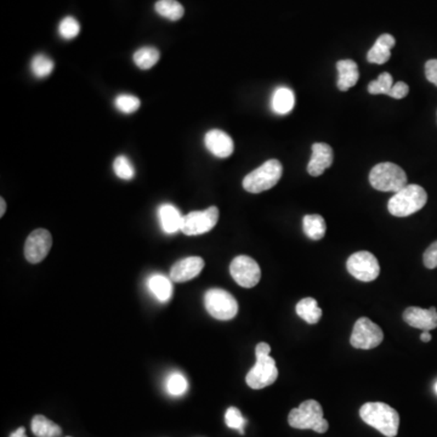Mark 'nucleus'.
<instances>
[{"label": "nucleus", "mask_w": 437, "mask_h": 437, "mask_svg": "<svg viewBox=\"0 0 437 437\" xmlns=\"http://www.w3.org/2000/svg\"><path fill=\"white\" fill-rule=\"evenodd\" d=\"M10 437H27V435H26V430H24V428H19L16 430V431L11 434Z\"/></svg>", "instance_id": "37"}, {"label": "nucleus", "mask_w": 437, "mask_h": 437, "mask_svg": "<svg viewBox=\"0 0 437 437\" xmlns=\"http://www.w3.org/2000/svg\"><path fill=\"white\" fill-rule=\"evenodd\" d=\"M359 417L364 423L387 437H395L399 433L400 415L397 410L382 402H368L361 407Z\"/></svg>", "instance_id": "1"}, {"label": "nucleus", "mask_w": 437, "mask_h": 437, "mask_svg": "<svg viewBox=\"0 0 437 437\" xmlns=\"http://www.w3.org/2000/svg\"><path fill=\"white\" fill-rule=\"evenodd\" d=\"M31 67H32L33 74L37 78H46L52 73V71L55 69V64L49 56L38 54L33 57Z\"/></svg>", "instance_id": "27"}, {"label": "nucleus", "mask_w": 437, "mask_h": 437, "mask_svg": "<svg viewBox=\"0 0 437 437\" xmlns=\"http://www.w3.org/2000/svg\"><path fill=\"white\" fill-rule=\"evenodd\" d=\"M283 174L281 162L270 159L243 179V189L249 194H262L276 186Z\"/></svg>", "instance_id": "5"}, {"label": "nucleus", "mask_w": 437, "mask_h": 437, "mask_svg": "<svg viewBox=\"0 0 437 437\" xmlns=\"http://www.w3.org/2000/svg\"><path fill=\"white\" fill-rule=\"evenodd\" d=\"M392 85H394V79H392V74L384 72L378 77L377 80H373L368 84V92L372 95H379V94L389 95Z\"/></svg>", "instance_id": "29"}, {"label": "nucleus", "mask_w": 437, "mask_h": 437, "mask_svg": "<svg viewBox=\"0 0 437 437\" xmlns=\"http://www.w3.org/2000/svg\"><path fill=\"white\" fill-rule=\"evenodd\" d=\"M158 217L161 222L162 230L168 235L176 234L178 231H181L182 220L184 217L181 215L179 209L174 207L173 204L166 203L158 209Z\"/></svg>", "instance_id": "18"}, {"label": "nucleus", "mask_w": 437, "mask_h": 437, "mask_svg": "<svg viewBox=\"0 0 437 437\" xmlns=\"http://www.w3.org/2000/svg\"><path fill=\"white\" fill-rule=\"evenodd\" d=\"M424 265L430 270L437 267V241L429 247L423 257Z\"/></svg>", "instance_id": "34"}, {"label": "nucleus", "mask_w": 437, "mask_h": 437, "mask_svg": "<svg viewBox=\"0 0 437 437\" xmlns=\"http://www.w3.org/2000/svg\"><path fill=\"white\" fill-rule=\"evenodd\" d=\"M189 382L181 373L175 372L166 380V390L173 396L184 395L187 392Z\"/></svg>", "instance_id": "31"}, {"label": "nucleus", "mask_w": 437, "mask_h": 437, "mask_svg": "<svg viewBox=\"0 0 437 437\" xmlns=\"http://www.w3.org/2000/svg\"><path fill=\"white\" fill-rule=\"evenodd\" d=\"M157 14L171 21L182 19L185 9L178 0H158L155 5Z\"/></svg>", "instance_id": "25"}, {"label": "nucleus", "mask_w": 437, "mask_h": 437, "mask_svg": "<svg viewBox=\"0 0 437 437\" xmlns=\"http://www.w3.org/2000/svg\"><path fill=\"white\" fill-rule=\"evenodd\" d=\"M79 32H80V24L72 16H67L61 21L60 26H59V33L64 39H67V41L73 39L78 36Z\"/></svg>", "instance_id": "32"}, {"label": "nucleus", "mask_w": 437, "mask_h": 437, "mask_svg": "<svg viewBox=\"0 0 437 437\" xmlns=\"http://www.w3.org/2000/svg\"><path fill=\"white\" fill-rule=\"evenodd\" d=\"M219 220V209L209 207L202 212H191L184 215L181 232L186 236L204 235L213 230Z\"/></svg>", "instance_id": "10"}, {"label": "nucleus", "mask_w": 437, "mask_h": 437, "mask_svg": "<svg viewBox=\"0 0 437 437\" xmlns=\"http://www.w3.org/2000/svg\"><path fill=\"white\" fill-rule=\"evenodd\" d=\"M113 171L115 175L122 180H131L135 176V169L133 163L129 161L128 157L118 156L113 162Z\"/></svg>", "instance_id": "30"}, {"label": "nucleus", "mask_w": 437, "mask_h": 437, "mask_svg": "<svg viewBox=\"0 0 437 437\" xmlns=\"http://www.w3.org/2000/svg\"><path fill=\"white\" fill-rule=\"evenodd\" d=\"M161 59V52L153 46H143L135 51L133 56L134 64L140 69H152Z\"/></svg>", "instance_id": "26"}, {"label": "nucleus", "mask_w": 437, "mask_h": 437, "mask_svg": "<svg viewBox=\"0 0 437 437\" xmlns=\"http://www.w3.org/2000/svg\"><path fill=\"white\" fill-rule=\"evenodd\" d=\"M270 352H271V346L267 343H260L255 348L257 362L245 377V382L248 384V387L254 390H260L264 387H270L276 382L278 378L276 362L270 356Z\"/></svg>", "instance_id": "2"}, {"label": "nucleus", "mask_w": 437, "mask_h": 437, "mask_svg": "<svg viewBox=\"0 0 437 437\" xmlns=\"http://www.w3.org/2000/svg\"><path fill=\"white\" fill-rule=\"evenodd\" d=\"M382 341L384 333L382 328L372 322L369 318L361 317L356 321L350 338V343L354 349H374L380 345Z\"/></svg>", "instance_id": "8"}, {"label": "nucleus", "mask_w": 437, "mask_h": 437, "mask_svg": "<svg viewBox=\"0 0 437 437\" xmlns=\"http://www.w3.org/2000/svg\"><path fill=\"white\" fill-rule=\"evenodd\" d=\"M336 69L339 72L338 87L341 92H348L359 82V67L354 61L341 60L336 64Z\"/></svg>", "instance_id": "19"}, {"label": "nucleus", "mask_w": 437, "mask_h": 437, "mask_svg": "<svg viewBox=\"0 0 437 437\" xmlns=\"http://www.w3.org/2000/svg\"><path fill=\"white\" fill-rule=\"evenodd\" d=\"M294 92L288 87H278L273 92L271 100V107L277 115H288L290 110L294 108Z\"/></svg>", "instance_id": "20"}, {"label": "nucleus", "mask_w": 437, "mask_h": 437, "mask_svg": "<svg viewBox=\"0 0 437 437\" xmlns=\"http://www.w3.org/2000/svg\"><path fill=\"white\" fill-rule=\"evenodd\" d=\"M171 280L163 275H153L148 280V287L159 301H168L173 296Z\"/></svg>", "instance_id": "23"}, {"label": "nucleus", "mask_w": 437, "mask_h": 437, "mask_svg": "<svg viewBox=\"0 0 437 437\" xmlns=\"http://www.w3.org/2000/svg\"><path fill=\"white\" fill-rule=\"evenodd\" d=\"M208 313L219 321H230L238 313V303L234 295L219 288L208 290L204 295Z\"/></svg>", "instance_id": "7"}, {"label": "nucleus", "mask_w": 437, "mask_h": 437, "mask_svg": "<svg viewBox=\"0 0 437 437\" xmlns=\"http://www.w3.org/2000/svg\"><path fill=\"white\" fill-rule=\"evenodd\" d=\"M420 339H422L423 343H429V341H431V334L428 331H424L422 333V336H420Z\"/></svg>", "instance_id": "38"}, {"label": "nucleus", "mask_w": 437, "mask_h": 437, "mask_svg": "<svg viewBox=\"0 0 437 437\" xmlns=\"http://www.w3.org/2000/svg\"><path fill=\"white\" fill-rule=\"evenodd\" d=\"M334 153L327 143H316L313 145V155L308 164V174L311 176H320L323 171L333 164Z\"/></svg>", "instance_id": "16"}, {"label": "nucleus", "mask_w": 437, "mask_h": 437, "mask_svg": "<svg viewBox=\"0 0 437 437\" xmlns=\"http://www.w3.org/2000/svg\"><path fill=\"white\" fill-rule=\"evenodd\" d=\"M346 267L350 275L361 282L374 281L380 273L378 259L366 250L352 254L346 262Z\"/></svg>", "instance_id": "9"}, {"label": "nucleus", "mask_w": 437, "mask_h": 437, "mask_svg": "<svg viewBox=\"0 0 437 437\" xmlns=\"http://www.w3.org/2000/svg\"><path fill=\"white\" fill-rule=\"evenodd\" d=\"M296 315L308 324L317 323L322 317V310L318 306L317 301L313 298H305L296 304Z\"/></svg>", "instance_id": "21"}, {"label": "nucleus", "mask_w": 437, "mask_h": 437, "mask_svg": "<svg viewBox=\"0 0 437 437\" xmlns=\"http://www.w3.org/2000/svg\"><path fill=\"white\" fill-rule=\"evenodd\" d=\"M403 320L410 327L418 328L422 331H433L437 328V310L436 308L427 310L415 306L406 308Z\"/></svg>", "instance_id": "14"}, {"label": "nucleus", "mask_w": 437, "mask_h": 437, "mask_svg": "<svg viewBox=\"0 0 437 437\" xmlns=\"http://www.w3.org/2000/svg\"><path fill=\"white\" fill-rule=\"evenodd\" d=\"M225 423L229 428L238 430L242 435L244 434V427L247 424V420L243 418L241 410L236 407H230L226 410Z\"/></svg>", "instance_id": "33"}, {"label": "nucleus", "mask_w": 437, "mask_h": 437, "mask_svg": "<svg viewBox=\"0 0 437 437\" xmlns=\"http://www.w3.org/2000/svg\"><path fill=\"white\" fill-rule=\"evenodd\" d=\"M434 390H435V392H436V395H437V382H435V387H434Z\"/></svg>", "instance_id": "40"}, {"label": "nucleus", "mask_w": 437, "mask_h": 437, "mask_svg": "<svg viewBox=\"0 0 437 437\" xmlns=\"http://www.w3.org/2000/svg\"><path fill=\"white\" fill-rule=\"evenodd\" d=\"M115 108L120 110L122 113L124 115H131L134 112L140 108L141 106V101L140 99L134 95H127V94H122L115 97Z\"/></svg>", "instance_id": "28"}, {"label": "nucleus", "mask_w": 437, "mask_h": 437, "mask_svg": "<svg viewBox=\"0 0 437 437\" xmlns=\"http://www.w3.org/2000/svg\"><path fill=\"white\" fill-rule=\"evenodd\" d=\"M290 427L299 430H313L318 434L327 433L329 424L323 418L322 406L317 401H304L288 415Z\"/></svg>", "instance_id": "4"}, {"label": "nucleus", "mask_w": 437, "mask_h": 437, "mask_svg": "<svg viewBox=\"0 0 437 437\" xmlns=\"http://www.w3.org/2000/svg\"><path fill=\"white\" fill-rule=\"evenodd\" d=\"M204 143L208 151L217 158H227L234 153L235 145L229 134L219 129H213L206 134Z\"/></svg>", "instance_id": "13"}, {"label": "nucleus", "mask_w": 437, "mask_h": 437, "mask_svg": "<svg viewBox=\"0 0 437 437\" xmlns=\"http://www.w3.org/2000/svg\"><path fill=\"white\" fill-rule=\"evenodd\" d=\"M408 92H410V87L407 84L403 83V82H397V83L392 85V90H390L387 96L400 100V99L407 96Z\"/></svg>", "instance_id": "35"}, {"label": "nucleus", "mask_w": 437, "mask_h": 437, "mask_svg": "<svg viewBox=\"0 0 437 437\" xmlns=\"http://www.w3.org/2000/svg\"><path fill=\"white\" fill-rule=\"evenodd\" d=\"M428 202L427 191L419 185H407L396 192L387 203L389 213L397 217H410Z\"/></svg>", "instance_id": "3"}, {"label": "nucleus", "mask_w": 437, "mask_h": 437, "mask_svg": "<svg viewBox=\"0 0 437 437\" xmlns=\"http://www.w3.org/2000/svg\"><path fill=\"white\" fill-rule=\"evenodd\" d=\"M303 229H304L305 235L308 236L310 240L320 241L322 240L326 235L327 225H326V221L321 215L310 214V215H305L304 217Z\"/></svg>", "instance_id": "22"}, {"label": "nucleus", "mask_w": 437, "mask_h": 437, "mask_svg": "<svg viewBox=\"0 0 437 437\" xmlns=\"http://www.w3.org/2000/svg\"><path fill=\"white\" fill-rule=\"evenodd\" d=\"M0 207H1V210H0V217H4L5 210H6V203H5L4 198H1L0 199Z\"/></svg>", "instance_id": "39"}, {"label": "nucleus", "mask_w": 437, "mask_h": 437, "mask_svg": "<svg viewBox=\"0 0 437 437\" xmlns=\"http://www.w3.org/2000/svg\"><path fill=\"white\" fill-rule=\"evenodd\" d=\"M425 76L430 83L437 87V60H429L425 64Z\"/></svg>", "instance_id": "36"}, {"label": "nucleus", "mask_w": 437, "mask_h": 437, "mask_svg": "<svg viewBox=\"0 0 437 437\" xmlns=\"http://www.w3.org/2000/svg\"><path fill=\"white\" fill-rule=\"evenodd\" d=\"M395 44V38L392 37V34H382L368 51L367 60L371 64H377V65L385 64L390 60L392 49Z\"/></svg>", "instance_id": "17"}, {"label": "nucleus", "mask_w": 437, "mask_h": 437, "mask_svg": "<svg viewBox=\"0 0 437 437\" xmlns=\"http://www.w3.org/2000/svg\"><path fill=\"white\" fill-rule=\"evenodd\" d=\"M369 182L372 187L382 192H399L407 186L405 171L394 163H380L369 173Z\"/></svg>", "instance_id": "6"}, {"label": "nucleus", "mask_w": 437, "mask_h": 437, "mask_svg": "<svg viewBox=\"0 0 437 437\" xmlns=\"http://www.w3.org/2000/svg\"><path fill=\"white\" fill-rule=\"evenodd\" d=\"M204 268V260L199 257H189L175 262L174 266L171 267V280L173 282H184L194 280Z\"/></svg>", "instance_id": "15"}, {"label": "nucleus", "mask_w": 437, "mask_h": 437, "mask_svg": "<svg viewBox=\"0 0 437 437\" xmlns=\"http://www.w3.org/2000/svg\"><path fill=\"white\" fill-rule=\"evenodd\" d=\"M230 273L236 283L243 288H253L262 278L258 262L247 255H240L232 260Z\"/></svg>", "instance_id": "11"}, {"label": "nucleus", "mask_w": 437, "mask_h": 437, "mask_svg": "<svg viewBox=\"0 0 437 437\" xmlns=\"http://www.w3.org/2000/svg\"><path fill=\"white\" fill-rule=\"evenodd\" d=\"M52 245L50 232L38 229L31 232L24 243V257L31 264H38L46 258Z\"/></svg>", "instance_id": "12"}, {"label": "nucleus", "mask_w": 437, "mask_h": 437, "mask_svg": "<svg viewBox=\"0 0 437 437\" xmlns=\"http://www.w3.org/2000/svg\"><path fill=\"white\" fill-rule=\"evenodd\" d=\"M32 433L37 437H59L62 434L60 427L44 415L32 419Z\"/></svg>", "instance_id": "24"}]
</instances>
